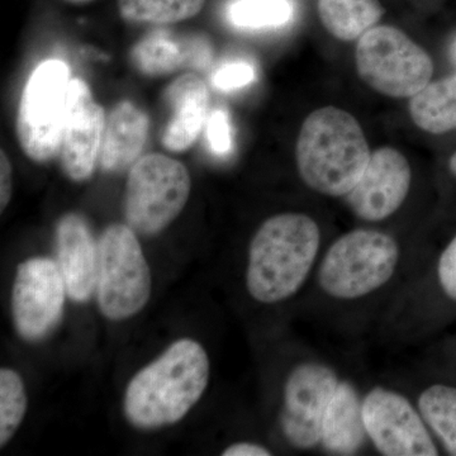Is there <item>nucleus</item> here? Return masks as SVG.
Masks as SVG:
<instances>
[{
	"instance_id": "nucleus-1",
	"label": "nucleus",
	"mask_w": 456,
	"mask_h": 456,
	"mask_svg": "<svg viewBox=\"0 0 456 456\" xmlns=\"http://www.w3.org/2000/svg\"><path fill=\"white\" fill-rule=\"evenodd\" d=\"M209 374L208 355L200 342H174L128 383L123 398L126 419L140 430L178 424L202 398Z\"/></svg>"
},
{
	"instance_id": "nucleus-2",
	"label": "nucleus",
	"mask_w": 456,
	"mask_h": 456,
	"mask_svg": "<svg viewBox=\"0 0 456 456\" xmlns=\"http://www.w3.org/2000/svg\"><path fill=\"white\" fill-rule=\"evenodd\" d=\"M320 246V227L310 216L292 212L268 218L248 246V294L264 305L289 299L307 281Z\"/></svg>"
},
{
	"instance_id": "nucleus-3",
	"label": "nucleus",
	"mask_w": 456,
	"mask_h": 456,
	"mask_svg": "<svg viewBox=\"0 0 456 456\" xmlns=\"http://www.w3.org/2000/svg\"><path fill=\"white\" fill-rule=\"evenodd\" d=\"M367 137L355 117L323 107L303 122L296 146L297 169L312 191L345 197L358 184L370 160Z\"/></svg>"
},
{
	"instance_id": "nucleus-4",
	"label": "nucleus",
	"mask_w": 456,
	"mask_h": 456,
	"mask_svg": "<svg viewBox=\"0 0 456 456\" xmlns=\"http://www.w3.org/2000/svg\"><path fill=\"white\" fill-rule=\"evenodd\" d=\"M399 256L398 242L388 233L350 231L330 246L318 270V284L332 298H362L391 281Z\"/></svg>"
},
{
	"instance_id": "nucleus-5",
	"label": "nucleus",
	"mask_w": 456,
	"mask_h": 456,
	"mask_svg": "<svg viewBox=\"0 0 456 456\" xmlns=\"http://www.w3.org/2000/svg\"><path fill=\"white\" fill-rule=\"evenodd\" d=\"M151 290V272L136 232L128 224H110L98 241L99 310L108 320H127L145 308Z\"/></svg>"
},
{
	"instance_id": "nucleus-6",
	"label": "nucleus",
	"mask_w": 456,
	"mask_h": 456,
	"mask_svg": "<svg viewBox=\"0 0 456 456\" xmlns=\"http://www.w3.org/2000/svg\"><path fill=\"white\" fill-rule=\"evenodd\" d=\"M191 188V175L180 161L163 154L141 156L126 185V222L140 235H158L184 209Z\"/></svg>"
},
{
	"instance_id": "nucleus-7",
	"label": "nucleus",
	"mask_w": 456,
	"mask_h": 456,
	"mask_svg": "<svg viewBox=\"0 0 456 456\" xmlns=\"http://www.w3.org/2000/svg\"><path fill=\"white\" fill-rule=\"evenodd\" d=\"M356 70L365 83L391 98H412L430 83L434 62L406 33L375 26L359 38Z\"/></svg>"
},
{
	"instance_id": "nucleus-8",
	"label": "nucleus",
	"mask_w": 456,
	"mask_h": 456,
	"mask_svg": "<svg viewBox=\"0 0 456 456\" xmlns=\"http://www.w3.org/2000/svg\"><path fill=\"white\" fill-rule=\"evenodd\" d=\"M70 70L60 60L41 62L26 84L17 114V139L27 158L46 163L60 155Z\"/></svg>"
},
{
	"instance_id": "nucleus-9",
	"label": "nucleus",
	"mask_w": 456,
	"mask_h": 456,
	"mask_svg": "<svg viewBox=\"0 0 456 456\" xmlns=\"http://www.w3.org/2000/svg\"><path fill=\"white\" fill-rule=\"evenodd\" d=\"M338 383L334 369L318 362H301L288 375L281 428L293 448L310 450L321 444L323 417Z\"/></svg>"
},
{
	"instance_id": "nucleus-10",
	"label": "nucleus",
	"mask_w": 456,
	"mask_h": 456,
	"mask_svg": "<svg viewBox=\"0 0 456 456\" xmlns=\"http://www.w3.org/2000/svg\"><path fill=\"white\" fill-rule=\"evenodd\" d=\"M362 417L374 448L386 456L439 455L419 411L401 393L377 387L362 398Z\"/></svg>"
},
{
	"instance_id": "nucleus-11",
	"label": "nucleus",
	"mask_w": 456,
	"mask_h": 456,
	"mask_svg": "<svg viewBox=\"0 0 456 456\" xmlns=\"http://www.w3.org/2000/svg\"><path fill=\"white\" fill-rule=\"evenodd\" d=\"M66 285L56 261L32 257L18 265L12 316L18 335L38 341L55 329L64 312Z\"/></svg>"
},
{
	"instance_id": "nucleus-12",
	"label": "nucleus",
	"mask_w": 456,
	"mask_h": 456,
	"mask_svg": "<svg viewBox=\"0 0 456 456\" xmlns=\"http://www.w3.org/2000/svg\"><path fill=\"white\" fill-rule=\"evenodd\" d=\"M106 122V112L95 103L88 84L71 79L60 149L62 170L69 179L84 182L94 173Z\"/></svg>"
},
{
	"instance_id": "nucleus-13",
	"label": "nucleus",
	"mask_w": 456,
	"mask_h": 456,
	"mask_svg": "<svg viewBox=\"0 0 456 456\" xmlns=\"http://www.w3.org/2000/svg\"><path fill=\"white\" fill-rule=\"evenodd\" d=\"M411 182L412 171L406 156L393 147H382L371 152L362 178L345 200L360 220H387L406 200Z\"/></svg>"
},
{
	"instance_id": "nucleus-14",
	"label": "nucleus",
	"mask_w": 456,
	"mask_h": 456,
	"mask_svg": "<svg viewBox=\"0 0 456 456\" xmlns=\"http://www.w3.org/2000/svg\"><path fill=\"white\" fill-rule=\"evenodd\" d=\"M56 263L61 272L69 298L89 301L97 289L98 244L88 222L77 213H68L57 222Z\"/></svg>"
},
{
	"instance_id": "nucleus-15",
	"label": "nucleus",
	"mask_w": 456,
	"mask_h": 456,
	"mask_svg": "<svg viewBox=\"0 0 456 456\" xmlns=\"http://www.w3.org/2000/svg\"><path fill=\"white\" fill-rule=\"evenodd\" d=\"M164 101L170 117L161 136L163 145L169 151H185L196 142L208 119V88L197 74H184L167 86Z\"/></svg>"
},
{
	"instance_id": "nucleus-16",
	"label": "nucleus",
	"mask_w": 456,
	"mask_h": 456,
	"mask_svg": "<svg viewBox=\"0 0 456 456\" xmlns=\"http://www.w3.org/2000/svg\"><path fill=\"white\" fill-rule=\"evenodd\" d=\"M212 57L207 38H178L164 31L146 36L131 51L137 70L149 77H163L185 68L204 69L211 64Z\"/></svg>"
},
{
	"instance_id": "nucleus-17",
	"label": "nucleus",
	"mask_w": 456,
	"mask_h": 456,
	"mask_svg": "<svg viewBox=\"0 0 456 456\" xmlns=\"http://www.w3.org/2000/svg\"><path fill=\"white\" fill-rule=\"evenodd\" d=\"M149 117L128 101L119 102L108 114L101 149V167L116 173L139 160L149 134Z\"/></svg>"
},
{
	"instance_id": "nucleus-18",
	"label": "nucleus",
	"mask_w": 456,
	"mask_h": 456,
	"mask_svg": "<svg viewBox=\"0 0 456 456\" xmlns=\"http://www.w3.org/2000/svg\"><path fill=\"white\" fill-rule=\"evenodd\" d=\"M369 439L358 389L340 380L322 422L321 444L330 454L354 455Z\"/></svg>"
},
{
	"instance_id": "nucleus-19",
	"label": "nucleus",
	"mask_w": 456,
	"mask_h": 456,
	"mask_svg": "<svg viewBox=\"0 0 456 456\" xmlns=\"http://www.w3.org/2000/svg\"><path fill=\"white\" fill-rule=\"evenodd\" d=\"M411 118L432 134L456 130V74L428 83L411 98Z\"/></svg>"
},
{
	"instance_id": "nucleus-20",
	"label": "nucleus",
	"mask_w": 456,
	"mask_h": 456,
	"mask_svg": "<svg viewBox=\"0 0 456 456\" xmlns=\"http://www.w3.org/2000/svg\"><path fill=\"white\" fill-rule=\"evenodd\" d=\"M318 16L338 40H358L383 17L379 0H318Z\"/></svg>"
},
{
	"instance_id": "nucleus-21",
	"label": "nucleus",
	"mask_w": 456,
	"mask_h": 456,
	"mask_svg": "<svg viewBox=\"0 0 456 456\" xmlns=\"http://www.w3.org/2000/svg\"><path fill=\"white\" fill-rule=\"evenodd\" d=\"M419 411L450 455L456 456V388L445 384L428 387L419 397Z\"/></svg>"
},
{
	"instance_id": "nucleus-22",
	"label": "nucleus",
	"mask_w": 456,
	"mask_h": 456,
	"mask_svg": "<svg viewBox=\"0 0 456 456\" xmlns=\"http://www.w3.org/2000/svg\"><path fill=\"white\" fill-rule=\"evenodd\" d=\"M117 4L126 22L171 25L196 17L206 0H118Z\"/></svg>"
},
{
	"instance_id": "nucleus-23",
	"label": "nucleus",
	"mask_w": 456,
	"mask_h": 456,
	"mask_svg": "<svg viewBox=\"0 0 456 456\" xmlns=\"http://www.w3.org/2000/svg\"><path fill=\"white\" fill-rule=\"evenodd\" d=\"M289 0H236L228 8L231 23L240 28H278L292 20Z\"/></svg>"
},
{
	"instance_id": "nucleus-24",
	"label": "nucleus",
	"mask_w": 456,
	"mask_h": 456,
	"mask_svg": "<svg viewBox=\"0 0 456 456\" xmlns=\"http://www.w3.org/2000/svg\"><path fill=\"white\" fill-rule=\"evenodd\" d=\"M27 393L22 378L13 369L0 370V448L12 440L27 412Z\"/></svg>"
},
{
	"instance_id": "nucleus-25",
	"label": "nucleus",
	"mask_w": 456,
	"mask_h": 456,
	"mask_svg": "<svg viewBox=\"0 0 456 456\" xmlns=\"http://www.w3.org/2000/svg\"><path fill=\"white\" fill-rule=\"evenodd\" d=\"M207 141L215 154L226 155L232 149V127L230 117L222 110H215L206 123Z\"/></svg>"
},
{
	"instance_id": "nucleus-26",
	"label": "nucleus",
	"mask_w": 456,
	"mask_h": 456,
	"mask_svg": "<svg viewBox=\"0 0 456 456\" xmlns=\"http://www.w3.org/2000/svg\"><path fill=\"white\" fill-rule=\"evenodd\" d=\"M255 80L254 66L245 61L228 62L216 71L213 86L222 92L241 89Z\"/></svg>"
},
{
	"instance_id": "nucleus-27",
	"label": "nucleus",
	"mask_w": 456,
	"mask_h": 456,
	"mask_svg": "<svg viewBox=\"0 0 456 456\" xmlns=\"http://www.w3.org/2000/svg\"><path fill=\"white\" fill-rule=\"evenodd\" d=\"M437 278L443 292L456 301V236L440 255Z\"/></svg>"
},
{
	"instance_id": "nucleus-28",
	"label": "nucleus",
	"mask_w": 456,
	"mask_h": 456,
	"mask_svg": "<svg viewBox=\"0 0 456 456\" xmlns=\"http://www.w3.org/2000/svg\"><path fill=\"white\" fill-rule=\"evenodd\" d=\"M13 171L8 155L2 150L0 154V211L7 208L13 189Z\"/></svg>"
},
{
	"instance_id": "nucleus-29",
	"label": "nucleus",
	"mask_w": 456,
	"mask_h": 456,
	"mask_svg": "<svg viewBox=\"0 0 456 456\" xmlns=\"http://www.w3.org/2000/svg\"><path fill=\"white\" fill-rule=\"evenodd\" d=\"M224 456H269L272 452L265 446L260 444L250 443V441H244V443H236L222 452Z\"/></svg>"
},
{
	"instance_id": "nucleus-30",
	"label": "nucleus",
	"mask_w": 456,
	"mask_h": 456,
	"mask_svg": "<svg viewBox=\"0 0 456 456\" xmlns=\"http://www.w3.org/2000/svg\"><path fill=\"white\" fill-rule=\"evenodd\" d=\"M449 170L452 174V176L456 178V151L452 155L449 160Z\"/></svg>"
},
{
	"instance_id": "nucleus-31",
	"label": "nucleus",
	"mask_w": 456,
	"mask_h": 456,
	"mask_svg": "<svg viewBox=\"0 0 456 456\" xmlns=\"http://www.w3.org/2000/svg\"><path fill=\"white\" fill-rule=\"evenodd\" d=\"M62 2L69 3V4L82 5L86 3L94 2V0H62Z\"/></svg>"
},
{
	"instance_id": "nucleus-32",
	"label": "nucleus",
	"mask_w": 456,
	"mask_h": 456,
	"mask_svg": "<svg viewBox=\"0 0 456 456\" xmlns=\"http://www.w3.org/2000/svg\"><path fill=\"white\" fill-rule=\"evenodd\" d=\"M452 59H454V61L456 62V37H455L454 42H452Z\"/></svg>"
}]
</instances>
